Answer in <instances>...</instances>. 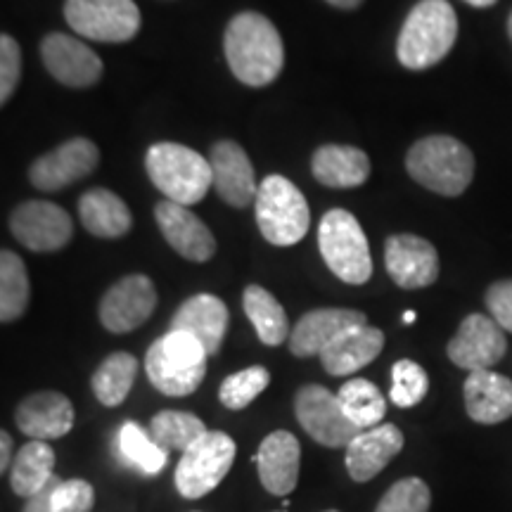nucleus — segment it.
<instances>
[{"label": "nucleus", "instance_id": "nucleus-1", "mask_svg": "<svg viewBox=\"0 0 512 512\" xmlns=\"http://www.w3.org/2000/svg\"><path fill=\"white\" fill-rule=\"evenodd\" d=\"M223 50L230 72L245 86L264 88L283 72V38L271 19L259 12H240L230 19Z\"/></svg>", "mask_w": 512, "mask_h": 512}, {"label": "nucleus", "instance_id": "nucleus-2", "mask_svg": "<svg viewBox=\"0 0 512 512\" xmlns=\"http://www.w3.org/2000/svg\"><path fill=\"white\" fill-rule=\"evenodd\" d=\"M458 38V17L448 0H420L403 22L396 57L406 69L422 72L451 53Z\"/></svg>", "mask_w": 512, "mask_h": 512}, {"label": "nucleus", "instance_id": "nucleus-3", "mask_svg": "<svg viewBox=\"0 0 512 512\" xmlns=\"http://www.w3.org/2000/svg\"><path fill=\"white\" fill-rule=\"evenodd\" d=\"M406 169L422 188L437 195L458 197L470 188L475 176V157L470 147L451 136H427L406 155Z\"/></svg>", "mask_w": 512, "mask_h": 512}, {"label": "nucleus", "instance_id": "nucleus-4", "mask_svg": "<svg viewBox=\"0 0 512 512\" xmlns=\"http://www.w3.org/2000/svg\"><path fill=\"white\" fill-rule=\"evenodd\" d=\"M207 349L188 332L169 330L145 356V373L152 387L166 396H190L207 375Z\"/></svg>", "mask_w": 512, "mask_h": 512}, {"label": "nucleus", "instance_id": "nucleus-5", "mask_svg": "<svg viewBox=\"0 0 512 512\" xmlns=\"http://www.w3.org/2000/svg\"><path fill=\"white\" fill-rule=\"evenodd\" d=\"M145 171L166 200L183 204L200 202L214 185L211 162L181 143H155L145 155Z\"/></svg>", "mask_w": 512, "mask_h": 512}, {"label": "nucleus", "instance_id": "nucleus-6", "mask_svg": "<svg viewBox=\"0 0 512 512\" xmlns=\"http://www.w3.org/2000/svg\"><path fill=\"white\" fill-rule=\"evenodd\" d=\"M256 223L275 247H292L309 233L311 211L302 190L285 176H266L256 192Z\"/></svg>", "mask_w": 512, "mask_h": 512}, {"label": "nucleus", "instance_id": "nucleus-7", "mask_svg": "<svg viewBox=\"0 0 512 512\" xmlns=\"http://www.w3.org/2000/svg\"><path fill=\"white\" fill-rule=\"evenodd\" d=\"M318 247L325 266L349 285H366L373 275V256L361 223L347 209H332L318 226Z\"/></svg>", "mask_w": 512, "mask_h": 512}, {"label": "nucleus", "instance_id": "nucleus-8", "mask_svg": "<svg viewBox=\"0 0 512 512\" xmlns=\"http://www.w3.org/2000/svg\"><path fill=\"white\" fill-rule=\"evenodd\" d=\"M238 446L226 432H207L181 456L176 467V489L188 501L214 491L233 467Z\"/></svg>", "mask_w": 512, "mask_h": 512}, {"label": "nucleus", "instance_id": "nucleus-9", "mask_svg": "<svg viewBox=\"0 0 512 512\" xmlns=\"http://www.w3.org/2000/svg\"><path fill=\"white\" fill-rule=\"evenodd\" d=\"M64 19L76 34L100 43H126L140 29L133 0H67Z\"/></svg>", "mask_w": 512, "mask_h": 512}, {"label": "nucleus", "instance_id": "nucleus-10", "mask_svg": "<svg viewBox=\"0 0 512 512\" xmlns=\"http://www.w3.org/2000/svg\"><path fill=\"white\" fill-rule=\"evenodd\" d=\"M299 425L313 441L328 448H347L361 430L347 418L339 396L320 384H304L294 399Z\"/></svg>", "mask_w": 512, "mask_h": 512}, {"label": "nucleus", "instance_id": "nucleus-11", "mask_svg": "<svg viewBox=\"0 0 512 512\" xmlns=\"http://www.w3.org/2000/svg\"><path fill=\"white\" fill-rule=\"evenodd\" d=\"M157 309V287L147 275H126L100 299L102 328L124 335L140 328Z\"/></svg>", "mask_w": 512, "mask_h": 512}, {"label": "nucleus", "instance_id": "nucleus-12", "mask_svg": "<svg viewBox=\"0 0 512 512\" xmlns=\"http://www.w3.org/2000/svg\"><path fill=\"white\" fill-rule=\"evenodd\" d=\"M503 332L505 330L491 316L470 313L448 342L446 354L458 368L470 370V373L489 370L498 361H503L505 351H508V339Z\"/></svg>", "mask_w": 512, "mask_h": 512}, {"label": "nucleus", "instance_id": "nucleus-13", "mask_svg": "<svg viewBox=\"0 0 512 512\" xmlns=\"http://www.w3.org/2000/svg\"><path fill=\"white\" fill-rule=\"evenodd\" d=\"M10 230L31 252H57L74 235L69 214L53 202L29 200L12 211Z\"/></svg>", "mask_w": 512, "mask_h": 512}, {"label": "nucleus", "instance_id": "nucleus-14", "mask_svg": "<svg viewBox=\"0 0 512 512\" xmlns=\"http://www.w3.org/2000/svg\"><path fill=\"white\" fill-rule=\"evenodd\" d=\"M98 164V145L88 138H72L62 143L57 150L38 157L29 169V181L36 190L57 192L93 174Z\"/></svg>", "mask_w": 512, "mask_h": 512}, {"label": "nucleus", "instance_id": "nucleus-15", "mask_svg": "<svg viewBox=\"0 0 512 512\" xmlns=\"http://www.w3.org/2000/svg\"><path fill=\"white\" fill-rule=\"evenodd\" d=\"M384 266L403 290H422L439 278L437 249L418 235H392L384 245Z\"/></svg>", "mask_w": 512, "mask_h": 512}, {"label": "nucleus", "instance_id": "nucleus-16", "mask_svg": "<svg viewBox=\"0 0 512 512\" xmlns=\"http://www.w3.org/2000/svg\"><path fill=\"white\" fill-rule=\"evenodd\" d=\"M43 64L53 79L69 88H91L102 76V60L86 43L67 34H48L41 41Z\"/></svg>", "mask_w": 512, "mask_h": 512}, {"label": "nucleus", "instance_id": "nucleus-17", "mask_svg": "<svg viewBox=\"0 0 512 512\" xmlns=\"http://www.w3.org/2000/svg\"><path fill=\"white\" fill-rule=\"evenodd\" d=\"M155 221L162 235L183 259L204 264L216 252V240L211 230L204 226L200 216H195L188 207L171 200L159 202L155 207Z\"/></svg>", "mask_w": 512, "mask_h": 512}, {"label": "nucleus", "instance_id": "nucleus-18", "mask_svg": "<svg viewBox=\"0 0 512 512\" xmlns=\"http://www.w3.org/2000/svg\"><path fill=\"white\" fill-rule=\"evenodd\" d=\"M211 174H214V188L221 200L235 209H245L249 202L256 200V178L254 166L249 162L247 152L233 140H219L211 145Z\"/></svg>", "mask_w": 512, "mask_h": 512}, {"label": "nucleus", "instance_id": "nucleus-19", "mask_svg": "<svg viewBox=\"0 0 512 512\" xmlns=\"http://www.w3.org/2000/svg\"><path fill=\"white\" fill-rule=\"evenodd\" d=\"M256 470L264 489L273 496H287L297 489L302 446L292 432H271L256 453Z\"/></svg>", "mask_w": 512, "mask_h": 512}, {"label": "nucleus", "instance_id": "nucleus-20", "mask_svg": "<svg viewBox=\"0 0 512 512\" xmlns=\"http://www.w3.org/2000/svg\"><path fill=\"white\" fill-rule=\"evenodd\" d=\"M15 422L19 432L34 441L60 439L72 432L74 406L60 392H36L19 403Z\"/></svg>", "mask_w": 512, "mask_h": 512}, {"label": "nucleus", "instance_id": "nucleus-21", "mask_svg": "<svg viewBox=\"0 0 512 512\" xmlns=\"http://www.w3.org/2000/svg\"><path fill=\"white\" fill-rule=\"evenodd\" d=\"M366 313L351 311V309H316L304 313L299 323L294 325L290 342V351L299 358L320 356L328 344L342 335L344 330L356 328V325H366Z\"/></svg>", "mask_w": 512, "mask_h": 512}, {"label": "nucleus", "instance_id": "nucleus-22", "mask_svg": "<svg viewBox=\"0 0 512 512\" xmlns=\"http://www.w3.org/2000/svg\"><path fill=\"white\" fill-rule=\"evenodd\" d=\"M403 448V434L392 422L363 430L347 446V470L354 482H370L399 456Z\"/></svg>", "mask_w": 512, "mask_h": 512}, {"label": "nucleus", "instance_id": "nucleus-23", "mask_svg": "<svg viewBox=\"0 0 512 512\" xmlns=\"http://www.w3.org/2000/svg\"><path fill=\"white\" fill-rule=\"evenodd\" d=\"M228 309L214 294H195L178 306L171 318V330L188 332L207 349L209 356L221 351L223 337L228 330Z\"/></svg>", "mask_w": 512, "mask_h": 512}, {"label": "nucleus", "instance_id": "nucleus-24", "mask_svg": "<svg viewBox=\"0 0 512 512\" xmlns=\"http://www.w3.org/2000/svg\"><path fill=\"white\" fill-rule=\"evenodd\" d=\"M384 335L373 325H356L344 330L335 342L328 344L320 354V363L330 375L344 377L358 373L361 368L370 366L382 354Z\"/></svg>", "mask_w": 512, "mask_h": 512}, {"label": "nucleus", "instance_id": "nucleus-25", "mask_svg": "<svg viewBox=\"0 0 512 512\" xmlns=\"http://www.w3.org/2000/svg\"><path fill=\"white\" fill-rule=\"evenodd\" d=\"M465 408L475 422L498 425L512 418V380L491 370L470 373L463 387Z\"/></svg>", "mask_w": 512, "mask_h": 512}, {"label": "nucleus", "instance_id": "nucleus-26", "mask_svg": "<svg viewBox=\"0 0 512 512\" xmlns=\"http://www.w3.org/2000/svg\"><path fill=\"white\" fill-rule=\"evenodd\" d=\"M313 178L328 188H358L368 181L370 159L351 145H323L313 152Z\"/></svg>", "mask_w": 512, "mask_h": 512}, {"label": "nucleus", "instance_id": "nucleus-27", "mask_svg": "<svg viewBox=\"0 0 512 512\" xmlns=\"http://www.w3.org/2000/svg\"><path fill=\"white\" fill-rule=\"evenodd\" d=\"M79 216L88 233L105 240H117L126 235L133 223L126 202L105 188H93L81 197Z\"/></svg>", "mask_w": 512, "mask_h": 512}, {"label": "nucleus", "instance_id": "nucleus-28", "mask_svg": "<svg viewBox=\"0 0 512 512\" xmlns=\"http://www.w3.org/2000/svg\"><path fill=\"white\" fill-rule=\"evenodd\" d=\"M55 451L46 441H29L12 460L10 484L12 491L22 498L36 496L53 482L55 477Z\"/></svg>", "mask_w": 512, "mask_h": 512}, {"label": "nucleus", "instance_id": "nucleus-29", "mask_svg": "<svg viewBox=\"0 0 512 512\" xmlns=\"http://www.w3.org/2000/svg\"><path fill=\"white\" fill-rule=\"evenodd\" d=\"M242 306H245L247 318L252 320L256 335L268 347H278L285 339H290V323L283 304L273 297L271 292L261 285H249L242 292Z\"/></svg>", "mask_w": 512, "mask_h": 512}, {"label": "nucleus", "instance_id": "nucleus-30", "mask_svg": "<svg viewBox=\"0 0 512 512\" xmlns=\"http://www.w3.org/2000/svg\"><path fill=\"white\" fill-rule=\"evenodd\" d=\"M138 368V358L133 354H126V351H117V354L107 356L100 363L98 370L93 373L91 387L102 406L114 408L126 401V396L138 377Z\"/></svg>", "mask_w": 512, "mask_h": 512}, {"label": "nucleus", "instance_id": "nucleus-31", "mask_svg": "<svg viewBox=\"0 0 512 512\" xmlns=\"http://www.w3.org/2000/svg\"><path fill=\"white\" fill-rule=\"evenodd\" d=\"M337 396L344 413H347V418L354 422L361 432L382 425L384 413H387V399H384L380 389H377L370 380L354 377V380L342 384Z\"/></svg>", "mask_w": 512, "mask_h": 512}, {"label": "nucleus", "instance_id": "nucleus-32", "mask_svg": "<svg viewBox=\"0 0 512 512\" xmlns=\"http://www.w3.org/2000/svg\"><path fill=\"white\" fill-rule=\"evenodd\" d=\"M29 273L15 252L3 249L0 254V320L12 323L22 318L29 306Z\"/></svg>", "mask_w": 512, "mask_h": 512}, {"label": "nucleus", "instance_id": "nucleus-33", "mask_svg": "<svg viewBox=\"0 0 512 512\" xmlns=\"http://www.w3.org/2000/svg\"><path fill=\"white\" fill-rule=\"evenodd\" d=\"M119 451L128 463L145 475H159L169 463V451L152 439L150 430H143L138 422L128 420L119 430Z\"/></svg>", "mask_w": 512, "mask_h": 512}, {"label": "nucleus", "instance_id": "nucleus-34", "mask_svg": "<svg viewBox=\"0 0 512 512\" xmlns=\"http://www.w3.org/2000/svg\"><path fill=\"white\" fill-rule=\"evenodd\" d=\"M209 430L204 422L192 413L183 411H162L157 413L150 422V434L164 451H181L200 441Z\"/></svg>", "mask_w": 512, "mask_h": 512}, {"label": "nucleus", "instance_id": "nucleus-35", "mask_svg": "<svg viewBox=\"0 0 512 512\" xmlns=\"http://www.w3.org/2000/svg\"><path fill=\"white\" fill-rule=\"evenodd\" d=\"M271 382V375L264 366H252L240 373L228 375L219 389V399L230 411H242L259 396Z\"/></svg>", "mask_w": 512, "mask_h": 512}, {"label": "nucleus", "instance_id": "nucleus-36", "mask_svg": "<svg viewBox=\"0 0 512 512\" xmlns=\"http://www.w3.org/2000/svg\"><path fill=\"white\" fill-rule=\"evenodd\" d=\"M430 389V377H427L425 368L420 363L411 361V358H401L392 368V399L394 406L399 408H413L427 396Z\"/></svg>", "mask_w": 512, "mask_h": 512}, {"label": "nucleus", "instance_id": "nucleus-37", "mask_svg": "<svg viewBox=\"0 0 512 512\" xmlns=\"http://www.w3.org/2000/svg\"><path fill=\"white\" fill-rule=\"evenodd\" d=\"M432 491L420 477L399 479L382 501L377 503L375 512H430Z\"/></svg>", "mask_w": 512, "mask_h": 512}, {"label": "nucleus", "instance_id": "nucleus-38", "mask_svg": "<svg viewBox=\"0 0 512 512\" xmlns=\"http://www.w3.org/2000/svg\"><path fill=\"white\" fill-rule=\"evenodd\" d=\"M22 79V50L15 38L0 36V102H8L15 95Z\"/></svg>", "mask_w": 512, "mask_h": 512}, {"label": "nucleus", "instance_id": "nucleus-39", "mask_svg": "<svg viewBox=\"0 0 512 512\" xmlns=\"http://www.w3.org/2000/svg\"><path fill=\"white\" fill-rule=\"evenodd\" d=\"M95 491L86 479H67L53 494V512H91Z\"/></svg>", "mask_w": 512, "mask_h": 512}, {"label": "nucleus", "instance_id": "nucleus-40", "mask_svg": "<svg viewBox=\"0 0 512 512\" xmlns=\"http://www.w3.org/2000/svg\"><path fill=\"white\" fill-rule=\"evenodd\" d=\"M486 309L505 332H512V280H498L486 290Z\"/></svg>", "mask_w": 512, "mask_h": 512}, {"label": "nucleus", "instance_id": "nucleus-41", "mask_svg": "<svg viewBox=\"0 0 512 512\" xmlns=\"http://www.w3.org/2000/svg\"><path fill=\"white\" fill-rule=\"evenodd\" d=\"M62 484L60 477H53V482H50L46 489L38 491L36 496L27 498V505H24V512H53V494L57 486Z\"/></svg>", "mask_w": 512, "mask_h": 512}, {"label": "nucleus", "instance_id": "nucleus-42", "mask_svg": "<svg viewBox=\"0 0 512 512\" xmlns=\"http://www.w3.org/2000/svg\"><path fill=\"white\" fill-rule=\"evenodd\" d=\"M12 460V437L8 432H0V470H8Z\"/></svg>", "mask_w": 512, "mask_h": 512}, {"label": "nucleus", "instance_id": "nucleus-43", "mask_svg": "<svg viewBox=\"0 0 512 512\" xmlns=\"http://www.w3.org/2000/svg\"><path fill=\"white\" fill-rule=\"evenodd\" d=\"M325 3L335 5V8H339V10H354L363 3V0H325Z\"/></svg>", "mask_w": 512, "mask_h": 512}, {"label": "nucleus", "instance_id": "nucleus-44", "mask_svg": "<svg viewBox=\"0 0 512 512\" xmlns=\"http://www.w3.org/2000/svg\"><path fill=\"white\" fill-rule=\"evenodd\" d=\"M467 5H472V8H491V5H496L498 0H465Z\"/></svg>", "mask_w": 512, "mask_h": 512}, {"label": "nucleus", "instance_id": "nucleus-45", "mask_svg": "<svg viewBox=\"0 0 512 512\" xmlns=\"http://www.w3.org/2000/svg\"><path fill=\"white\" fill-rule=\"evenodd\" d=\"M403 323H415V313L413 311L403 313Z\"/></svg>", "mask_w": 512, "mask_h": 512}, {"label": "nucleus", "instance_id": "nucleus-46", "mask_svg": "<svg viewBox=\"0 0 512 512\" xmlns=\"http://www.w3.org/2000/svg\"><path fill=\"white\" fill-rule=\"evenodd\" d=\"M508 36H510V41H512V12H510V17H508Z\"/></svg>", "mask_w": 512, "mask_h": 512}, {"label": "nucleus", "instance_id": "nucleus-47", "mask_svg": "<svg viewBox=\"0 0 512 512\" xmlns=\"http://www.w3.org/2000/svg\"><path fill=\"white\" fill-rule=\"evenodd\" d=\"M325 512H337V510H325Z\"/></svg>", "mask_w": 512, "mask_h": 512}, {"label": "nucleus", "instance_id": "nucleus-48", "mask_svg": "<svg viewBox=\"0 0 512 512\" xmlns=\"http://www.w3.org/2000/svg\"><path fill=\"white\" fill-rule=\"evenodd\" d=\"M280 512H285V510H280Z\"/></svg>", "mask_w": 512, "mask_h": 512}]
</instances>
